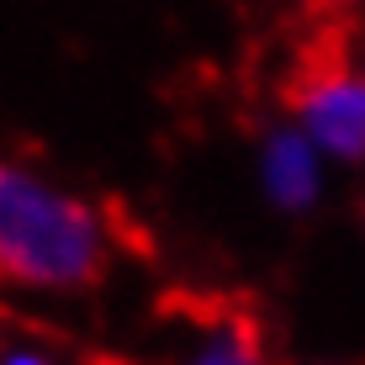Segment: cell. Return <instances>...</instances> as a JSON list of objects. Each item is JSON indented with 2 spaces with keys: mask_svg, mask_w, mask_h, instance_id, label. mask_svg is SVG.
I'll list each match as a JSON object with an SVG mask.
<instances>
[{
  "mask_svg": "<svg viewBox=\"0 0 365 365\" xmlns=\"http://www.w3.org/2000/svg\"><path fill=\"white\" fill-rule=\"evenodd\" d=\"M292 122L323 148L334 170L365 165V69L360 64H323L297 85Z\"/></svg>",
  "mask_w": 365,
  "mask_h": 365,
  "instance_id": "obj_2",
  "label": "cell"
},
{
  "mask_svg": "<svg viewBox=\"0 0 365 365\" xmlns=\"http://www.w3.org/2000/svg\"><path fill=\"white\" fill-rule=\"evenodd\" d=\"M0 365H64V360L37 344H11V349H0Z\"/></svg>",
  "mask_w": 365,
  "mask_h": 365,
  "instance_id": "obj_5",
  "label": "cell"
},
{
  "mask_svg": "<svg viewBox=\"0 0 365 365\" xmlns=\"http://www.w3.org/2000/svg\"><path fill=\"white\" fill-rule=\"evenodd\" d=\"M111 265V222L27 159L0 154V281L37 297H80Z\"/></svg>",
  "mask_w": 365,
  "mask_h": 365,
  "instance_id": "obj_1",
  "label": "cell"
},
{
  "mask_svg": "<svg viewBox=\"0 0 365 365\" xmlns=\"http://www.w3.org/2000/svg\"><path fill=\"white\" fill-rule=\"evenodd\" d=\"M329 175L334 165L323 159V148L297 128L292 117L259 133L255 143V185L286 217H307L323 196H329Z\"/></svg>",
  "mask_w": 365,
  "mask_h": 365,
  "instance_id": "obj_3",
  "label": "cell"
},
{
  "mask_svg": "<svg viewBox=\"0 0 365 365\" xmlns=\"http://www.w3.org/2000/svg\"><path fill=\"white\" fill-rule=\"evenodd\" d=\"M334 6H355V0H334Z\"/></svg>",
  "mask_w": 365,
  "mask_h": 365,
  "instance_id": "obj_9",
  "label": "cell"
},
{
  "mask_svg": "<svg viewBox=\"0 0 365 365\" xmlns=\"http://www.w3.org/2000/svg\"><path fill=\"white\" fill-rule=\"evenodd\" d=\"M175 365H270V349L249 318H217L191 339V349Z\"/></svg>",
  "mask_w": 365,
  "mask_h": 365,
  "instance_id": "obj_4",
  "label": "cell"
},
{
  "mask_svg": "<svg viewBox=\"0 0 365 365\" xmlns=\"http://www.w3.org/2000/svg\"><path fill=\"white\" fill-rule=\"evenodd\" d=\"M360 228H365V201H360Z\"/></svg>",
  "mask_w": 365,
  "mask_h": 365,
  "instance_id": "obj_8",
  "label": "cell"
},
{
  "mask_svg": "<svg viewBox=\"0 0 365 365\" xmlns=\"http://www.w3.org/2000/svg\"><path fill=\"white\" fill-rule=\"evenodd\" d=\"M312 365H344V360H312Z\"/></svg>",
  "mask_w": 365,
  "mask_h": 365,
  "instance_id": "obj_7",
  "label": "cell"
},
{
  "mask_svg": "<svg viewBox=\"0 0 365 365\" xmlns=\"http://www.w3.org/2000/svg\"><path fill=\"white\" fill-rule=\"evenodd\" d=\"M96 365H133V360H96Z\"/></svg>",
  "mask_w": 365,
  "mask_h": 365,
  "instance_id": "obj_6",
  "label": "cell"
}]
</instances>
